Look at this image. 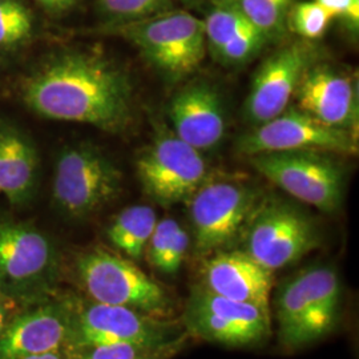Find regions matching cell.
Segmentation results:
<instances>
[{"instance_id":"cell-32","label":"cell","mask_w":359,"mask_h":359,"mask_svg":"<svg viewBox=\"0 0 359 359\" xmlns=\"http://www.w3.org/2000/svg\"><path fill=\"white\" fill-rule=\"evenodd\" d=\"M19 359H72V351L71 350H59V351H51L44 354H36V355H28L25 358Z\"/></svg>"},{"instance_id":"cell-20","label":"cell","mask_w":359,"mask_h":359,"mask_svg":"<svg viewBox=\"0 0 359 359\" xmlns=\"http://www.w3.org/2000/svg\"><path fill=\"white\" fill-rule=\"evenodd\" d=\"M157 221L152 206H127L111 221L105 236L109 244L123 256L137 261L144 257Z\"/></svg>"},{"instance_id":"cell-33","label":"cell","mask_w":359,"mask_h":359,"mask_svg":"<svg viewBox=\"0 0 359 359\" xmlns=\"http://www.w3.org/2000/svg\"><path fill=\"white\" fill-rule=\"evenodd\" d=\"M10 302L7 299H4L3 297H0V333L3 332V329L6 327L7 322L10 321Z\"/></svg>"},{"instance_id":"cell-17","label":"cell","mask_w":359,"mask_h":359,"mask_svg":"<svg viewBox=\"0 0 359 359\" xmlns=\"http://www.w3.org/2000/svg\"><path fill=\"white\" fill-rule=\"evenodd\" d=\"M168 115L175 135L198 152L216 148L226 130L221 93L208 81H192L170 99Z\"/></svg>"},{"instance_id":"cell-23","label":"cell","mask_w":359,"mask_h":359,"mask_svg":"<svg viewBox=\"0 0 359 359\" xmlns=\"http://www.w3.org/2000/svg\"><path fill=\"white\" fill-rule=\"evenodd\" d=\"M204 22L206 48L217 56L231 39L236 38L243 29L250 26L244 16L231 6L228 0H216L215 6L206 15Z\"/></svg>"},{"instance_id":"cell-6","label":"cell","mask_w":359,"mask_h":359,"mask_svg":"<svg viewBox=\"0 0 359 359\" xmlns=\"http://www.w3.org/2000/svg\"><path fill=\"white\" fill-rule=\"evenodd\" d=\"M123 189V173L115 161L92 144L65 148L56 160L52 200L65 217L86 219L115 201Z\"/></svg>"},{"instance_id":"cell-18","label":"cell","mask_w":359,"mask_h":359,"mask_svg":"<svg viewBox=\"0 0 359 359\" xmlns=\"http://www.w3.org/2000/svg\"><path fill=\"white\" fill-rule=\"evenodd\" d=\"M201 281L200 286L213 294L270 311L274 274L243 250L212 255L201 270Z\"/></svg>"},{"instance_id":"cell-16","label":"cell","mask_w":359,"mask_h":359,"mask_svg":"<svg viewBox=\"0 0 359 359\" xmlns=\"http://www.w3.org/2000/svg\"><path fill=\"white\" fill-rule=\"evenodd\" d=\"M294 96L299 111L334 128L358 132L357 83L342 71L332 65H310Z\"/></svg>"},{"instance_id":"cell-19","label":"cell","mask_w":359,"mask_h":359,"mask_svg":"<svg viewBox=\"0 0 359 359\" xmlns=\"http://www.w3.org/2000/svg\"><path fill=\"white\" fill-rule=\"evenodd\" d=\"M39 156L31 137L0 121V194L13 205H26L38 187Z\"/></svg>"},{"instance_id":"cell-2","label":"cell","mask_w":359,"mask_h":359,"mask_svg":"<svg viewBox=\"0 0 359 359\" xmlns=\"http://www.w3.org/2000/svg\"><path fill=\"white\" fill-rule=\"evenodd\" d=\"M62 257L51 237L34 224L0 218V297L25 308L53 298Z\"/></svg>"},{"instance_id":"cell-13","label":"cell","mask_w":359,"mask_h":359,"mask_svg":"<svg viewBox=\"0 0 359 359\" xmlns=\"http://www.w3.org/2000/svg\"><path fill=\"white\" fill-rule=\"evenodd\" d=\"M237 148L248 156L281 151L355 154L358 140L355 132L326 126L297 107H292L243 135L237 142Z\"/></svg>"},{"instance_id":"cell-15","label":"cell","mask_w":359,"mask_h":359,"mask_svg":"<svg viewBox=\"0 0 359 359\" xmlns=\"http://www.w3.org/2000/svg\"><path fill=\"white\" fill-rule=\"evenodd\" d=\"M71 329L72 301L51 298L28 306L0 333V359L69 350Z\"/></svg>"},{"instance_id":"cell-11","label":"cell","mask_w":359,"mask_h":359,"mask_svg":"<svg viewBox=\"0 0 359 359\" xmlns=\"http://www.w3.org/2000/svg\"><path fill=\"white\" fill-rule=\"evenodd\" d=\"M136 173L147 193L158 205L188 203L208 176L201 152L175 133L161 132L136 158Z\"/></svg>"},{"instance_id":"cell-26","label":"cell","mask_w":359,"mask_h":359,"mask_svg":"<svg viewBox=\"0 0 359 359\" xmlns=\"http://www.w3.org/2000/svg\"><path fill=\"white\" fill-rule=\"evenodd\" d=\"M332 16L314 0L295 1L289 13V32L305 40L321 39L327 31Z\"/></svg>"},{"instance_id":"cell-12","label":"cell","mask_w":359,"mask_h":359,"mask_svg":"<svg viewBox=\"0 0 359 359\" xmlns=\"http://www.w3.org/2000/svg\"><path fill=\"white\" fill-rule=\"evenodd\" d=\"M189 335L229 347L261 345L271 334L270 311L238 302L196 286L184 313Z\"/></svg>"},{"instance_id":"cell-22","label":"cell","mask_w":359,"mask_h":359,"mask_svg":"<svg viewBox=\"0 0 359 359\" xmlns=\"http://www.w3.org/2000/svg\"><path fill=\"white\" fill-rule=\"evenodd\" d=\"M36 18L25 0H0V50H15L34 38Z\"/></svg>"},{"instance_id":"cell-30","label":"cell","mask_w":359,"mask_h":359,"mask_svg":"<svg viewBox=\"0 0 359 359\" xmlns=\"http://www.w3.org/2000/svg\"><path fill=\"white\" fill-rule=\"evenodd\" d=\"M189 245H191V238H189L188 231L179 225L172 236L169 249H168L163 265L158 271L163 274H167V276H175L182 265V261L188 253Z\"/></svg>"},{"instance_id":"cell-8","label":"cell","mask_w":359,"mask_h":359,"mask_svg":"<svg viewBox=\"0 0 359 359\" xmlns=\"http://www.w3.org/2000/svg\"><path fill=\"white\" fill-rule=\"evenodd\" d=\"M330 154L317 151L265 152L250 156V163L283 192L333 215L345 200L346 173Z\"/></svg>"},{"instance_id":"cell-27","label":"cell","mask_w":359,"mask_h":359,"mask_svg":"<svg viewBox=\"0 0 359 359\" xmlns=\"http://www.w3.org/2000/svg\"><path fill=\"white\" fill-rule=\"evenodd\" d=\"M268 44L265 36L255 27L248 26L218 52L215 57L225 65H241L255 59Z\"/></svg>"},{"instance_id":"cell-9","label":"cell","mask_w":359,"mask_h":359,"mask_svg":"<svg viewBox=\"0 0 359 359\" xmlns=\"http://www.w3.org/2000/svg\"><path fill=\"white\" fill-rule=\"evenodd\" d=\"M321 244L308 213L280 200H262L243 236V252L270 271L293 265Z\"/></svg>"},{"instance_id":"cell-21","label":"cell","mask_w":359,"mask_h":359,"mask_svg":"<svg viewBox=\"0 0 359 359\" xmlns=\"http://www.w3.org/2000/svg\"><path fill=\"white\" fill-rule=\"evenodd\" d=\"M261 32L268 43L281 41L289 34V13L297 0H228Z\"/></svg>"},{"instance_id":"cell-1","label":"cell","mask_w":359,"mask_h":359,"mask_svg":"<svg viewBox=\"0 0 359 359\" xmlns=\"http://www.w3.org/2000/svg\"><path fill=\"white\" fill-rule=\"evenodd\" d=\"M22 97L36 115L92 126L109 133L133 118V84L128 72L102 53L55 52L23 80Z\"/></svg>"},{"instance_id":"cell-34","label":"cell","mask_w":359,"mask_h":359,"mask_svg":"<svg viewBox=\"0 0 359 359\" xmlns=\"http://www.w3.org/2000/svg\"><path fill=\"white\" fill-rule=\"evenodd\" d=\"M72 359H75V358H74V357H72Z\"/></svg>"},{"instance_id":"cell-29","label":"cell","mask_w":359,"mask_h":359,"mask_svg":"<svg viewBox=\"0 0 359 359\" xmlns=\"http://www.w3.org/2000/svg\"><path fill=\"white\" fill-rule=\"evenodd\" d=\"M325 8L332 18H338L351 35L359 29V0H314Z\"/></svg>"},{"instance_id":"cell-3","label":"cell","mask_w":359,"mask_h":359,"mask_svg":"<svg viewBox=\"0 0 359 359\" xmlns=\"http://www.w3.org/2000/svg\"><path fill=\"white\" fill-rule=\"evenodd\" d=\"M342 309L337 270L317 265L286 280L274 297L278 339L289 350L308 346L332 333Z\"/></svg>"},{"instance_id":"cell-31","label":"cell","mask_w":359,"mask_h":359,"mask_svg":"<svg viewBox=\"0 0 359 359\" xmlns=\"http://www.w3.org/2000/svg\"><path fill=\"white\" fill-rule=\"evenodd\" d=\"M39 7L50 16H65L81 4L83 0H34Z\"/></svg>"},{"instance_id":"cell-7","label":"cell","mask_w":359,"mask_h":359,"mask_svg":"<svg viewBox=\"0 0 359 359\" xmlns=\"http://www.w3.org/2000/svg\"><path fill=\"white\" fill-rule=\"evenodd\" d=\"M256 187L233 181H205L188 200L196 253L210 256L231 248L262 201Z\"/></svg>"},{"instance_id":"cell-4","label":"cell","mask_w":359,"mask_h":359,"mask_svg":"<svg viewBox=\"0 0 359 359\" xmlns=\"http://www.w3.org/2000/svg\"><path fill=\"white\" fill-rule=\"evenodd\" d=\"M102 32L133 44L148 63L172 80L193 74L208 50L204 22L176 8L133 22L104 25Z\"/></svg>"},{"instance_id":"cell-24","label":"cell","mask_w":359,"mask_h":359,"mask_svg":"<svg viewBox=\"0 0 359 359\" xmlns=\"http://www.w3.org/2000/svg\"><path fill=\"white\" fill-rule=\"evenodd\" d=\"M187 338L165 345L115 344L77 348L72 351L75 359H170L185 345Z\"/></svg>"},{"instance_id":"cell-10","label":"cell","mask_w":359,"mask_h":359,"mask_svg":"<svg viewBox=\"0 0 359 359\" xmlns=\"http://www.w3.org/2000/svg\"><path fill=\"white\" fill-rule=\"evenodd\" d=\"M191 337L184 326L157 318L139 310L72 301V329L69 350L115 344L165 345Z\"/></svg>"},{"instance_id":"cell-5","label":"cell","mask_w":359,"mask_h":359,"mask_svg":"<svg viewBox=\"0 0 359 359\" xmlns=\"http://www.w3.org/2000/svg\"><path fill=\"white\" fill-rule=\"evenodd\" d=\"M75 273L90 301L127 306L167 320L175 313V301L167 289L132 259L105 248L83 252L76 258Z\"/></svg>"},{"instance_id":"cell-25","label":"cell","mask_w":359,"mask_h":359,"mask_svg":"<svg viewBox=\"0 0 359 359\" xmlns=\"http://www.w3.org/2000/svg\"><path fill=\"white\" fill-rule=\"evenodd\" d=\"M104 25H120L173 10V0H97Z\"/></svg>"},{"instance_id":"cell-14","label":"cell","mask_w":359,"mask_h":359,"mask_svg":"<svg viewBox=\"0 0 359 359\" xmlns=\"http://www.w3.org/2000/svg\"><path fill=\"white\" fill-rule=\"evenodd\" d=\"M316 57L306 41H294L273 52L259 65L245 100V117L256 127L281 115L294 96L305 71Z\"/></svg>"},{"instance_id":"cell-28","label":"cell","mask_w":359,"mask_h":359,"mask_svg":"<svg viewBox=\"0 0 359 359\" xmlns=\"http://www.w3.org/2000/svg\"><path fill=\"white\" fill-rule=\"evenodd\" d=\"M180 224L173 218L158 219L154 233L147 244L144 256L147 257L148 264L156 270H160L163 261L165 258L169 245L172 241V236Z\"/></svg>"}]
</instances>
